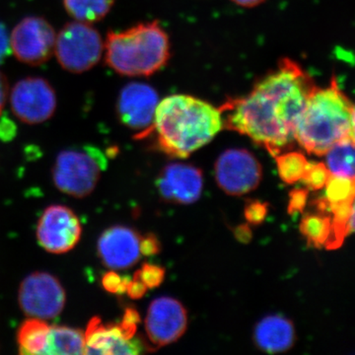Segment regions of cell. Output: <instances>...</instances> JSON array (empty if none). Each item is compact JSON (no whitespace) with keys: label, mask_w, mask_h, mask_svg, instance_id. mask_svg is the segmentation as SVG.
Returning <instances> with one entry per match:
<instances>
[{"label":"cell","mask_w":355,"mask_h":355,"mask_svg":"<svg viewBox=\"0 0 355 355\" xmlns=\"http://www.w3.org/2000/svg\"><path fill=\"white\" fill-rule=\"evenodd\" d=\"M308 200V191L295 189L289 193L288 214L291 216L301 214L304 210Z\"/></svg>","instance_id":"cell-30"},{"label":"cell","mask_w":355,"mask_h":355,"mask_svg":"<svg viewBox=\"0 0 355 355\" xmlns=\"http://www.w3.org/2000/svg\"><path fill=\"white\" fill-rule=\"evenodd\" d=\"M9 84L6 76L0 72V114L6 106L7 97H8Z\"/></svg>","instance_id":"cell-35"},{"label":"cell","mask_w":355,"mask_h":355,"mask_svg":"<svg viewBox=\"0 0 355 355\" xmlns=\"http://www.w3.org/2000/svg\"><path fill=\"white\" fill-rule=\"evenodd\" d=\"M324 187L329 202L338 203L354 198V179L331 175Z\"/></svg>","instance_id":"cell-25"},{"label":"cell","mask_w":355,"mask_h":355,"mask_svg":"<svg viewBox=\"0 0 355 355\" xmlns=\"http://www.w3.org/2000/svg\"><path fill=\"white\" fill-rule=\"evenodd\" d=\"M98 254L107 268L125 270L139 261L140 236L125 226L107 229L98 240Z\"/></svg>","instance_id":"cell-15"},{"label":"cell","mask_w":355,"mask_h":355,"mask_svg":"<svg viewBox=\"0 0 355 355\" xmlns=\"http://www.w3.org/2000/svg\"><path fill=\"white\" fill-rule=\"evenodd\" d=\"M331 217L330 214H308L303 217L300 223L301 234L307 240L308 245L321 248L326 245L330 237Z\"/></svg>","instance_id":"cell-23"},{"label":"cell","mask_w":355,"mask_h":355,"mask_svg":"<svg viewBox=\"0 0 355 355\" xmlns=\"http://www.w3.org/2000/svg\"><path fill=\"white\" fill-rule=\"evenodd\" d=\"M135 277H139L146 284L147 288H155L164 280L165 270L160 266L144 263L141 270L135 273Z\"/></svg>","instance_id":"cell-27"},{"label":"cell","mask_w":355,"mask_h":355,"mask_svg":"<svg viewBox=\"0 0 355 355\" xmlns=\"http://www.w3.org/2000/svg\"><path fill=\"white\" fill-rule=\"evenodd\" d=\"M268 211V203L253 200L248 203L245 207V218L249 223L258 225L265 220Z\"/></svg>","instance_id":"cell-29"},{"label":"cell","mask_w":355,"mask_h":355,"mask_svg":"<svg viewBox=\"0 0 355 355\" xmlns=\"http://www.w3.org/2000/svg\"><path fill=\"white\" fill-rule=\"evenodd\" d=\"M65 291L57 277L48 272H34L21 284L18 300L27 316L53 319L64 310Z\"/></svg>","instance_id":"cell-10"},{"label":"cell","mask_w":355,"mask_h":355,"mask_svg":"<svg viewBox=\"0 0 355 355\" xmlns=\"http://www.w3.org/2000/svg\"><path fill=\"white\" fill-rule=\"evenodd\" d=\"M158 103V94L153 86L141 83H128L119 95V119L125 127L139 132V137L144 139L153 132Z\"/></svg>","instance_id":"cell-13"},{"label":"cell","mask_w":355,"mask_h":355,"mask_svg":"<svg viewBox=\"0 0 355 355\" xmlns=\"http://www.w3.org/2000/svg\"><path fill=\"white\" fill-rule=\"evenodd\" d=\"M114 3V0H64L67 12L74 20L88 24L104 19Z\"/></svg>","instance_id":"cell-22"},{"label":"cell","mask_w":355,"mask_h":355,"mask_svg":"<svg viewBox=\"0 0 355 355\" xmlns=\"http://www.w3.org/2000/svg\"><path fill=\"white\" fill-rule=\"evenodd\" d=\"M146 291L147 286L146 284L139 277H133V279L130 280V282H128L125 293H128L130 298L137 300V299L144 297L146 295Z\"/></svg>","instance_id":"cell-32"},{"label":"cell","mask_w":355,"mask_h":355,"mask_svg":"<svg viewBox=\"0 0 355 355\" xmlns=\"http://www.w3.org/2000/svg\"><path fill=\"white\" fill-rule=\"evenodd\" d=\"M254 343L268 354H279L293 347L295 330L286 318L275 315L263 318L254 329Z\"/></svg>","instance_id":"cell-17"},{"label":"cell","mask_w":355,"mask_h":355,"mask_svg":"<svg viewBox=\"0 0 355 355\" xmlns=\"http://www.w3.org/2000/svg\"><path fill=\"white\" fill-rule=\"evenodd\" d=\"M279 174L284 183L292 184L302 180L308 165L302 153L291 151L275 156Z\"/></svg>","instance_id":"cell-24"},{"label":"cell","mask_w":355,"mask_h":355,"mask_svg":"<svg viewBox=\"0 0 355 355\" xmlns=\"http://www.w3.org/2000/svg\"><path fill=\"white\" fill-rule=\"evenodd\" d=\"M57 34L44 18L29 16L14 27L9 38L10 50L23 64L38 67L55 53Z\"/></svg>","instance_id":"cell-8"},{"label":"cell","mask_w":355,"mask_h":355,"mask_svg":"<svg viewBox=\"0 0 355 355\" xmlns=\"http://www.w3.org/2000/svg\"><path fill=\"white\" fill-rule=\"evenodd\" d=\"M9 53H10L9 37L7 35L6 27L2 23H0V64L4 62Z\"/></svg>","instance_id":"cell-33"},{"label":"cell","mask_w":355,"mask_h":355,"mask_svg":"<svg viewBox=\"0 0 355 355\" xmlns=\"http://www.w3.org/2000/svg\"><path fill=\"white\" fill-rule=\"evenodd\" d=\"M188 326V315L183 305L171 297L155 299L147 311L146 331L148 340L161 347L176 342Z\"/></svg>","instance_id":"cell-14"},{"label":"cell","mask_w":355,"mask_h":355,"mask_svg":"<svg viewBox=\"0 0 355 355\" xmlns=\"http://www.w3.org/2000/svg\"><path fill=\"white\" fill-rule=\"evenodd\" d=\"M85 336L69 327H51L46 354H84Z\"/></svg>","instance_id":"cell-20"},{"label":"cell","mask_w":355,"mask_h":355,"mask_svg":"<svg viewBox=\"0 0 355 355\" xmlns=\"http://www.w3.org/2000/svg\"><path fill=\"white\" fill-rule=\"evenodd\" d=\"M140 317L137 310L128 308L119 324H105L94 317L87 326L84 354H139L144 343L135 338Z\"/></svg>","instance_id":"cell-7"},{"label":"cell","mask_w":355,"mask_h":355,"mask_svg":"<svg viewBox=\"0 0 355 355\" xmlns=\"http://www.w3.org/2000/svg\"><path fill=\"white\" fill-rule=\"evenodd\" d=\"M309 74L284 58L244 97L220 107L223 128L247 135L273 157L294 141V128L315 88Z\"/></svg>","instance_id":"cell-1"},{"label":"cell","mask_w":355,"mask_h":355,"mask_svg":"<svg viewBox=\"0 0 355 355\" xmlns=\"http://www.w3.org/2000/svg\"><path fill=\"white\" fill-rule=\"evenodd\" d=\"M104 51L107 64L116 73L150 76L169 60V37L157 21L140 23L125 31L109 32Z\"/></svg>","instance_id":"cell-4"},{"label":"cell","mask_w":355,"mask_h":355,"mask_svg":"<svg viewBox=\"0 0 355 355\" xmlns=\"http://www.w3.org/2000/svg\"><path fill=\"white\" fill-rule=\"evenodd\" d=\"M231 1L234 2L237 6L251 8V7L260 6L265 0H231Z\"/></svg>","instance_id":"cell-36"},{"label":"cell","mask_w":355,"mask_h":355,"mask_svg":"<svg viewBox=\"0 0 355 355\" xmlns=\"http://www.w3.org/2000/svg\"><path fill=\"white\" fill-rule=\"evenodd\" d=\"M202 171L191 165H168L158 178V191L168 202L190 205L197 202L202 195Z\"/></svg>","instance_id":"cell-16"},{"label":"cell","mask_w":355,"mask_h":355,"mask_svg":"<svg viewBox=\"0 0 355 355\" xmlns=\"http://www.w3.org/2000/svg\"><path fill=\"white\" fill-rule=\"evenodd\" d=\"M223 128L220 108L190 95L168 96L158 103L153 132L168 155L186 158Z\"/></svg>","instance_id":"cell-2"},{"label":"cell","mask_w":355,"mask_h":355,"mask_svg":"<svg viewBox=\"0 0 355 355\" xmlns=\"http://www.w3.org/2000/svg\"><path fill=\"white\" fill-rule=\"evenodd\" d=\"M217 184L231 196H242L257 189L263 171L253 153L246 149H228L219 156L214 167Z\"/></svg>","instance_id":"cell-11"},{"label":"cell","mask_w":355,"mask_h":355,"mask_svg":"<svg viewBox=\"0 0 355 355\" xmlns=\"http://www.w3.org/2000/svg\"><path fill=\"white\" fill-rule=\"evenodd\" d=\"M130 279L127 277H121L114 272H107L103 277L102 284L105 291L114 294H123L127 291V286Z\"/></svg>","instance_id":"cell-28"},{"label":"cell","mask_w":355,"mask_h":355,"mask_svg":"<svg viewBox=\"0 0 355 355\" xmlns=\"http://www.w3.org/2000/svg\"><path fill=\"white\" fill-rule=\"evenodd\" d=\"M234 235L238 241L244 243V244L251 241L253 238V232L248 224H241V225L237 226L234 230Z\"/></svg>","instance_id":"cell-34"},{"label":"cell","mask_w":355,"mask_h":355,"mask_svg":"<svg viewBox=\"0 0 355 355\" xmlns=\"http://www.w3.org/2000/svg\"><path fill=\"white\" fill-rule=\"evenodd\" d=\"M10 106L18 120L37 125L50 120L57 109V95L49 81L27 77L15 84L10 93Z\"/></svg>","instance_id":"cell-9"},{"label":"cell","mask_w":355,"mask_h":355,"mask_svg":"<svg viewBox=\"0 0 355 355\" xmlns=\"http://www.w3.org/2000/svg\"><path fill=\"white\" fill-rule=\"evenodd\" d=\"M83 232L73 210L64 205H51L40 217L37 226L39 244L49 253L64 254L76 246Z\"/></svg>","instance_id":"cell-12"},{"label":"cell","mask_w":355,"mask_h":355,"mask_svg":"<svg viewBox=\"0 0 355 355\" xmlns=\"http://www.w3.org/2000/svg\"><path fill=\"white\" fill-rule=\"evenodd\" d=\"M324 155L331 175L354 179V139L336 142Z\"/></svg>","instance_id":"cell-21"},{"label":"cell","mask_w":355,"mask_h":355,"mask_svg":"<svg viewBox=\"0 0 355 355\" xmlns=\"http://www.w3.org/2000/svg\"><path fill=\"white\" fill-rule=\"evenodd\" d=\"M331 173L324 163L308 162L302 180L309 190L319 191L324 188Z\"/></svg>","instance_id":"cell-26"},{"label":"cell","mask_w":355,"mask_h":355,"mask_svg":"<svg viewBox=\"0 0 355 355\" xmlns=\"http://www.w3.org/2000/svg\"><path fill=\"white\" fill-rule=\"evenodd\" d=\"M354 139V106L335 79L315 86L294 128V140L308 153L324 156L336 142Z\"/></svg>","instance_id":"cell-3"},{"label":"cell","mask_w":355,"mask_h":355,"mask_svg":"<svg viewBox=\"0 0 355 355\" xmlns=\"http://www.w3.org/2000/svg\"><path fill=\"white\" fill-rule=\"evenodd\" d=\"M140 252L144 256H154L160 252V243L153 234H147L140 237Z\"/></svg>","instance_id":"cell-31"},{"label":"cell","mask_w":355,"mask_h":355,"mask_svg":"<svg viewBox=\"0 0 355 355\" xmlns=\"http://www.w3.org/2000/svg\"><path fill=\"white\" fill-rule=\"evenodd\" d=\"M329 212L333 214V218L330 237L324 246L328 250H336L342 246L347 236L354 232V198L343 202H330Z\"/></svg>","instance_id":"cell-18"},{"label":"cell","mask_w":355,"mask_h":355,"mask_svg":"<svg viewBox=\"0 0 355 355\" xmlns=\"http://www.w3.org/2000/svg\"><path fill=\"white\" fill-rule=\"evenodd\" d=\"M104 51L101 35L88 23H67L55 38L58 64L71 73H83L100 62Z\"/></svg>","instance_id":"cell-6"},{"label":"cell","mask_w":355,"mask_h":355,"mask_svg":"<svg viewBox=\"0 0 355 355\" xmlns=\"http://www.w3.org/2000/svg\"><path fill=\"white\" fill-rule=\"evenodd\" d=\"M51 327L44 320L30 318L18 331L21 354H46Z\"/></svg>","instance_id":"cell-19"},{"label":"cell","mask_w":355,"mask_h":355,"mask_svg":"<svg viewBox=\"0 0 355 355\" xmlns=\"http://www.w3.org/2000/svg\"><path fill=\"white\" fill-rule=\"evenodd\" d=\"M106 166V157L95 147L64 150L55 160L53 182L58 190L67 195L87 197L94 190Z\"/></svg>","instance_id":"cell-5"}]
</instances>
